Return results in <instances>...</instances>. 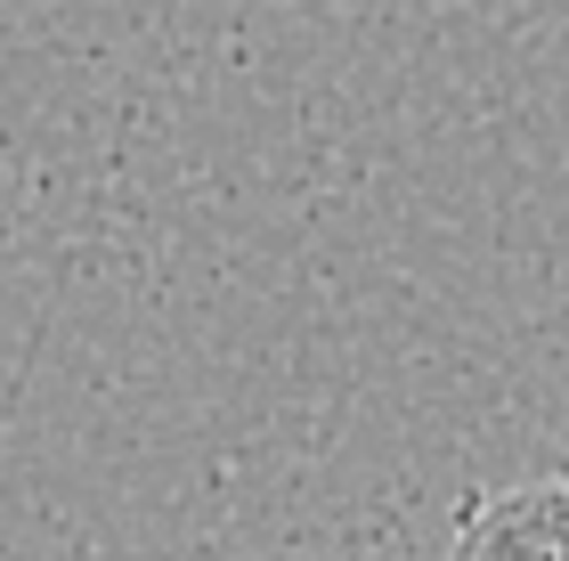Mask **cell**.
Segmentation results:
<instances>
[{
    "label": "cell",
    "mask_w": 569,
    "mask_h": 561,
    "mask_svg": "<svg viewBox=\"0 0 569 561\" xmlns=\"http://www.w3.org/2000/svg\"><path fill=\"white\" fill-rule=\"evenodd\" d=\"M448 561H569V472L480 497Z\"/></svg>",
    "instance_id": "obj_1"
}]
</instances>
